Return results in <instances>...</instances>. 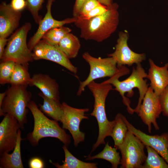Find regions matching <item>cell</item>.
Returning a JSON list of instances; mask_svg holds the SVG:
<instances>
[{
    "label": "cell",
    "instance_id": "603a6c76",
    "mask_svg": "<svg viewBox=\"0 0 168 168\" xmlns=\"http://www.w3.org/2000/svg\"><path fill=\"white\" fill-rule=\"evenodd\" d=\"M117 149L115 147H113L110 146L107 142L102 151L93 156L89 155L86 156L85 160L90 161L97 159H104L110 163L112 168H117L120 164L121 158Z\"/></svg>",
    "mask_w": 168,
    "mask_h": 168
},
{
    "label": "cell",
    "instance_id": "d4e9b609",
    "mask_svg": "<svg viewBox=\"0 0 168 168\" xmlns=\"http://www.w3.org/2000/svg\"><path fill=\"white\" fill-rule=\"evenodd\" d=\"M114 120L115 124L110 136L113 138L116 148L123 142L128 130L123 119V115L121 114H117Z\"/></svg>",
    "mask_w": 168,
    "mask_h": 168
},
{
    "label": "cell",
    "instance_id": "52a82bcc",
    "mask_svg": "<svg viewBox=\"0 0 168 168\" xmlns=\"http://www.w3.org/2000/svg\"><path fill=\"white\" fill-rule=\"evenodd\" d=\"M145 147L140 140L128 130L123 142L116 148L121 153L120 167L142 168L147 157Z\"/></svg>",
    "mask_w": 168,
    "mask_h": 168
},
{
    "label": "cell",
    "instance_id": "4316f807",
    "mask_svg": "<svg viewBox=\"0 0 168 168\" xmlns=\"http://www.w3.org/2000/svg\"><path fill=\"white\" fill-rule=\"evenodd\" d=\"M71 30L69 28L63 26L53 28L47 31L41 39L50 44L58 45L63 38Z\"/></svg>",
    "mask_w": 168,
    "mask_h": 168
},
{
    "label": "cell",
    "instance_id": "83f0119b",
    "mask_svg": "<svg viewBox=\"0 0 168 168\" xmlns=\"http://www.w3.org/2000/svg\"><path fill=\"white\" fill-rule=\"evenodd\" d=\"M16 63L12 61H2L0 64V83H9Z\"/></svg>",
    "mask_w": 168,
    "mask_h": 168
},
{
    "label": "cell",
    "instance_id": "8fae6325",
    "mask_svg": "<svg viewBox=\"0 0 168 168\" xmlns=\"http://www.w3.org/2000/svg\"><path fill=\"white\" fill-rule=\"evenodd\" d=\"M32 51L34 60H49L61 65L75 74L77 72V68L72 64L58 45L50 44L41 39L34 47Z\"/></svg>",
    "mask_w": 168,
    "mask_h": 168
},
{
    "label": "cell",
    "instance_id": "74e56055",
    "mask_svg": "<svg viewBox=\"0 0 168 168\" xmlns=\"http://www.w3.org/2000/svg\"><path fill=\"white\" fill-rule=\"evenodd\" d=\"M7 94L6 91L0 94V107H1L3 100Z\"/></svg>",
    "mask_w": 168,
    "mask_h": 168
},
{
    "label": "cell",
    "instance_id": "277c9868",
    "mask_svg": "<svg viewBox=\"0 0 168 168\" xmlns=\"http://www.w3.org/2000/svg\"><path fill=\"white\" fill-rule=\"evenodd\" d=\"M27 108L30 111L34 121L33 130L27 136V139L32 145H38L40 140L42 138L52 137L57 138L68 147L71 141V136L59 126L58 121L47 117L34 101H30Z\"/></svg>",
    "mask_w": 168,
    "mask_h": 168
},
{
    "label": "cell",
    "instance_id": "e575fe53",
    "mask_svg": "<svg viewBox=\"0 0 168 168\" xmlns=\"http://www.w3.org/2000/svg\"><path fill=\"white\" fill-rule=\"evenodd\" d=\"M86 0H75L73 10L72 14L73 17H77L82 5Z\"/></svg>",
    "mask_w": 168,
    "mask_h": 168
},
{
    "label": "cell",
    "instance_id": "d6a6232c",
    "mask_svg": "<svg viewBox=\"0 0 168 168\" xmlns=\"http://www.w3.org/2000/svg\"><path fill=\"white\" fill-rule=\"evenodd\" d=\"M10 4L14 10L18 12H21L26 8V0H11Z\"/></svg>",
    "mask_w": 168,
    "mask_h": 168
},
{
    "label": "cell",
    "instance_id": "44dd1931",
    "mask_svg": "<svg viewBox=\"0 0 168 168\" xmlns=\"http://www.w3.org/2000/svg\"><path fill=\"white\" fill-rule=\"evenodd\" d=\"M39 95L43 100V104H40V110L54 120L60 122L63 114L62 104L59 101L46 97L42 92L39 93Z\"/></svg>",
    "mask_w": 168,
    "mask_h": 168
},
{
    "label": "cell",
    "instance_id": "ac0fdd59",
    "mask_svg": "<svg viewBox=\"0 0 168 168\" xmlns=\"http://www.w3.org/2000/svg\"><path fill=\"white\" fill-rule=\"evenodd\" d=\"M30 86H35L46 97L59 102V86L56 80L49 75L38 73L31 77Z\"/></svg>",
    "mask_w": 168,
    "mask_h": 168
},
{
    "label": "cell",
    "instance_id": "9a60e30c",
    "mask_svg": "<svg viewBox=\"0 0 168 168\" xmlns=\"http://www.w3.org/2000/svg\"><path fill=\"white\" fill-rule=\"evenodd\" d=\"M55 0H48L46 6V13L38 24L37 30L27 44L29 49L32 52L35 45L42 39L43 35L49 30L66 24L74 23L77 20V18L73 17L67 18L62 21H58L54 19L52 15L51 7Z\"/></svg>",
    "mask_w": 168,
    "mask_h": 168
},
{
    "label": "cell",
    "instance_id": "7402d4cb",
    "mask_svg": "<svg viewBox=\"0 0 168 168\" xmlns=\"http://www.w3.org/2000/svg\"><path fill=\"white\" fill-rule=\"evenodd\" d=\"M65 154V160L61 165L54 163L50 160L49 162L58 168H97L98 163L96 162H86L82 161L73 156L65 145L63 146Z\"/></svg>",
    "mask_w": 168,
    "mask_h": 168
},
{
    "label": "cell",
    "instance_id": "1f68e13d",
    "mask_svg": "<svg viewBox=\"0 0 168 168\" xmlns=\"http://www.w3.org/2000/svg\"><path fill=\"white\" fill-rule=\"evenodd\" d=\"M159 98L162 114L168 117V86L160 96Z\"/></svg>",
    "mask_w": 168,
    "mask_h": 168
},
{
    "label": "cell",
    "instance_id": "cb8c5ba5",
    "mask_svg": "<svg viewBox=\"0 0 168 168\" xmlns=\"http://www.w3.org/2000/svg\"><path fill=\"white\" fill-rule=\"evenodd\" d=\"M31 80L28 72V64L16 63L9 83L11 85H30Z\"/></svg>",
    "mask_w": 168,
    "mask_h": 168
},
{
    "label": "cell",
    "instance_id": "5b68a950",
    "mask_svg": "<svg viewBox=\"0 0 168 168\" xmlns=\"http://www.w3.org/2000/svg\"><path fill=\"white\" fill-rule=\"evenodd\" d=\"M27 86L11 85L7 90L1 107L0 116L10 114L17 120L20 128L23 130L27 122V109L31 97V93L27 91Z\"/></svg>",
    "mask_w": 168,
    "mask_h": 168
},
{
    "label": "cell",
    "instance_id": "ba28073f",
    "mask_svg": "<svg viewBox=\"0 0 168 168\" xmlns=\"http://www.w3.org/2000/svg\"><path fill=\"white\" fill-rule=\"evenodd\" d=\"M82 57L89 64L90 72L86 79L80 82L77 93L78 96L81 95L85 87L91 82L99 78L112 77L119 70V67H117L116 61L112 57L97 58L85 52L83 54Z\"/></svg>",
    "mask_w": 168,
    "mask_h": 168
},
{
    "label": "cell",
    "instance_id": "f546056e",
    "mask_svg": "<svg viewBox=\"0 0 168 168\" xmlns=\"http://www.w3.org/2000/svg\"><path fill=\"white\" fill-rule=\"evenodd\" d=\"M108 9V7L100 4L86 14L76 18L83 20H88L103 14Z\"/></svg>",
    "mask_w": 168,
    "mask_h": 168
},
{
    "label": "cell",
    "instance_id": "7c38bea8",
    "mask_svg": "<svg viewBox=\"0 0 168 168\" xmlns=\"http://www.w3.org/2000/svg\"><path fill=\"white\" fill-rule=\"evenodd\" d=\"M128 38L127 33L119 32L115 51L108 55L115 60L118 67L125 65L130 67L134 63H141L146 59L145 54L137 53L131 49L128 44Z\"/></svg>",
    "mask_w": 168,
    "mask_h": 168
},
{
    "label": "cell",
    "instance_id": "ffe728a7",
    "mask_svg": "<svg viewBox=\"0 0 168 168\" xmlns=\"http://www.w3.org/2000/svg\"><path fill=\"white\" fill-rule=\"evenodd\" d=\"M58 46L69 59L76 58L81 47L78 38L70 33L66 34L61 40Z\"/></svg>",
    "mask_w": 168,
    "mask_h": 168
},
{
    "label": "cell",
    "instance_id": "d6986e66",
    "mask_svg": "<svg viewBox=\"0 0 168 168\" xmlns=\"http://www.w3.org/2000/svg\"><path fill=\"white\" fill-rule=\"evenodd\" d=\"M24 139L21 137V131H18L17 140L16 146L11 154L5 152L1 156L0 168H23L21 152V143Z\"/></svg>",
    "mask_w": 168,
    "mask_h": 168
},
{
    "label": "cell",
    "instance_id": "484cf974",
    "mask_svg": "<svg viewBox=\"0 0 168 168\" xmlns=\"http://www.w3.org/2000/svg\"><path fill=\"white\" fill-rule=\"evenodd\" d=\"M147 153L142 168H168V164L159 153L151 147L145 146Z\"/></svg>",
    "mask_w": 168,
    "mask_h": 168
},
{
    "label": "cell",
    "instance_id": "4fadbf2b",
    "mask_svg": "<svg viewBox=\"0 0 168 168\" xmlns=\"http://www.w3.org/2000/svg\"><path fill=\"white\" fill-rule=\"evenodd\" d=\"M20 128L17 119L6 114L0 123V155L13 150L16 144L18 131Z\"/></svg>",
    "mask_w": 168,
    "mask_h": 168
},
{
    "label": "cell",
    "instance_id": "d590c367",
    "mask_svg": "<svg viewBox=\"0 0 168 168\" xmlns=\"http://www.w3.org/2000/svg\"><path fill=\"white\" fill-rule=\"evenodd\" d=\"M8 39L7 38L0 37V58L1 59L4 54L5 47L7 44Z\"/></svg>",
    "mask_w": 168,
    "mask_h": 168
},
{
    "label": "cell",
    "instance_id": "6da1fadb",
    "mask_svg": "<svg viewBox=\"0 0 168 168\" xmlns=\"http://www.w3.org/2000/svg\"><path fill=\"white\" fill-rule=\"evenodd\" d=\"M119 67L118 72L103 82L111 84L114 86V90L118 91L123 98L124 104L127 106L128 112L131 114L138 113L143 99L148 87L146 73L141 63L133 67L131 74L122 81L119 78L128 74L129 70L124 66Z\"/></svg>",
    "mask_w": 168,
    "mask_h": 168
},
{
    "label": "cell",
    "instance_id": "3957f363",
    "mask_svg": "<svg viewBox=\"0 0 168 168\" xmlns=\"http://www.w3.org/2000/svg\"><path fill=\"white\" fill-rule=\"evenodd\" d=\"M87 86L94 99L93 110L90 115L96 118L99 128L98 138L92 147L91 153L100 145L105 144V139L106 137L110 136L115 121L108 120L105 110L106 98L110 91L113 89L111 84L103 82L97 83L94 81Z\"/></svg>",
    "mask_w": 168,
    "mask_h": 168
},
{
    "label": "cell",
    "instance_id": "30bf717a",
    "mask_svg": "<svg viewBox=\"0 0 168 168\" xmlns=\"http://www.w3.org/2000/svg\"><path fill=\"white\" fill-rule=\"evenodd\" d=\"M161 112L159 96L150 86L148 87L137 113L147 126L149 133L151 132L152 124L155 130L159 129L156 119L159 118Z\"/></svg>",
    "mask_w": 168,
    "mask_h": 168
},
{
    "label": "cell",
    "instance_id": "9c48e42d",
    "mask_svg": "<svg viewBox=\"0 0 168 168\" xmlns=\"http://www.w3.org/2000/svg\"><path fill=\"white\" fill-rule=\"evenodd\" d=\"M63 114L60 122L62 128L68 130L74 140V144L77 147L80 142H83L85 133L80 130V124L84 119H89L85 113L89 110V108L78 109L71 107L66 103L62 104Z\"/></svg>",
    "mask_w": 168,
    "mask_h": 168
},
{
    "label": "cell",
    "instance_id": "836d02e7",
    "mask_svg": "<svg viewBox=\"0 0 168 168\" xmlns=\"http://www.w3.org/2000/svg\"><path fill=\"white\" fill-rule=\"evenodd\" d=\"M29 166L30 168H43L44 167V164L41 159L35 157L29 161Z\"/></svg>",
    "mask_w": 168,
    "mask_h": 168
},
{
    "label": "cell",
    "instance_id": "7a4b0ae2",
    "mask_svg": "<svg viewBox=\"0 0 168 168\" xmlns=\"http://www.w3.org/2000/svg\"><path fill=\"white\" fill-rule=\"evenodd\" d=\"M119 5L113 3L103 14L88 20L76 18L74 23L80 29V37L86 40L101 42L110 37L119 22Z\"/></svg>",
    "mask_w": 168,
    "mask_h": 168
},
{
    "label": "cell",
    "instance_id": "8d00e7d4",
    "mask_svg": "<svg viewBox=\"0 0 168 168\" xmlns=\"http://www.w3.org/2000/svg\"><path fill=\"white\" fill-rule=\"evenodd\" d=\"M100 4L107 7L111 5L113 3V0H97Z\"/></svg>",
    "mask_w": 168,
    "mask_h": 168
},
{
    "label": "cell",
    "instance_id": "8992f818",
    "mask_svg": "<svg viewBox=\"0 0 168 168\" xmlns=\"http://www.w3.org/2000/svg\"><path fill=\"white\" fill-rule=\"evenodd\" d=\"M31 27L30 23L26 22L12 34L8 39L2 61H12L16 63L28 64L34 60L32 52L27 43V35Z\"/></svg>",
    "mask_w": 168,
    "mask_h": 168
},
{
    "label": "cell",
    "instance_id": "f1b7e54d",
    "mask_svg": "<svg viewBox=\"0 0 168 168\" xmlns=\"http://www.w3.org/2000/svg\"><path fill=\"white\" fill-rule=\"evenodd\" d=\"M26 8L32 15L33 19L37 24H39L42 19L39 15V12L42 9L44 0H26Z\"/></svg>",
    "mask_w": 168,
    "mask_h": 168
},
{
    "label": "cell",
    "instance_id": "5bb4252c",
    "mask_svg": "<svg viewBox=\"0 0 168 168\" xmlns=\"http://www.w3.org/2000/svg\"><path fill=\"white\" fill-rule=\"evenodd\" d=\"M123 118L128 131L137 137L145 146L155 150L168 164V132L160 135H150L136 128L123 115Z\"/></svg>",
    "mask_w": 168,
    "mask_h": 168
},
{
    "label": "cell",
    "instance_id": "e0dca14e",
    "mask_svg": "<svg viewBox=\"0 0 168 168\" xmlns=\"http://www.w3.org/2000/svg\"><path fill=\"white\" fill-rule=\"evenodd\" d=\"M148 61L150 68L147 78L150 81V86L160 96L168 86V63L159 67L152 59H149Z\"/></svg>",
    "mask_w": 168,
    "mask_h": 168
},
{
    "label": "cell",
    "instance_id": "2e32d148",
    "mask_svg": "<svg viewBox=\"0 0 168 168\" xmlns=\"http://www.w3.org/2000/svg\"><path fill=\"white\" fill-rule=\"evenodd\" d=\"M21 12L14 10L10 3L0 5V37L7 38L18 27Z\"/></svg>",
    "mask_w": 168,
    "mask_h": 168
},
{
    "label": "cell",
    "instance_id": "4dcf8cb0",
    "mask_svg": "<svg viewBox=\"0 0 168 168\" xmlns=\"http://www.w3.org/2000/svg\"><path fill=\"white\" fill-rule=\"evenodd\" d=\"M100 4L97 0H86L82 5L77 17L86 14Z\"/></svg>",
    "mask_w": 168,
    "mask_h": 168
}]
</instances>
